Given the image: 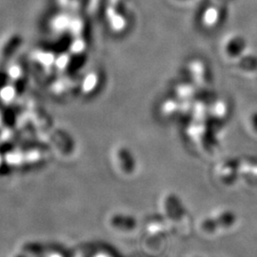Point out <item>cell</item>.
<instances>
[{"mask_svg": "<svg viewBox=\"0 0 257 257\" xmlns=\"http://www.w3.org/2000/svg\"><path fill=\"white\" fill-rule=\"evenodd\" d=\"M225 54L229 57H237L245 51L247 47L246 41L239 36L230 37L225 43Z\"/></svg>", "mask_w": 257, "mask_h": 257, "instance_id": "cell-1", "label": "cell"}, {"mask_svg": "<svg viewBox=\"0 0 257 257\" xmlns=\"http://www.w3.org/2000/svg\"><path fill=\"white\" fill-rule=\"evenodd\" d=\"M222 16L223 14L218 5H209L203 12L202 23L206 27H214L219 23Z\"/></svg>", "mask_w": 257, "mask_h": 257, "instance_id": "cell-2", "label": "cell"}, {"mask_svg": "<svg viewBox=\"0 0 257 257\" xmlns=\"http://www.w3.org/2000/svg\"><path fill=\"white\" fill-rule=\"evenodd\" d=\"M201 228L205 232L214 233L218 229H220L219 224L216 220V217H208L202 221Z\"/></svg>", "mask_w": 257, "mask_h": 257, "instance_id": "cell-4", "label": "cell"}, {"mask_svg": "<svg viewBox=\"0 0 257 257\" xmlns=\"http://www.w3.org/2000/svg\"><path fill=\"white\" fill-rule=\"evenodd\" d=\"M216 220L218 222L220 228L230 229L235 224L236 216L232 211H224L216 216Z\"/></svg>", "mask_w": 257, "mask_h": 257, "instance_id": "cell-3", "label": "cell"}]
</instances>
